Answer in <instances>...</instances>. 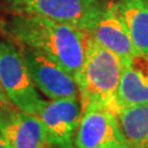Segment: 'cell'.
Instances as JSON below:
<instances>
[{
	"instance_id": "4fadbf2b",
	"label": "cell",
	"mask_w": 148,
	"mask_h": 148,
	"mask_svg": "<svg viewBox=\"0 0 148 148\" xmlns=\"http://www.w3.org/2000/svg\"><path fill=\"white\" fill-rule=\"evenodd\" d=\"M13 104L10 102V100H9V98L7 97V95H5V90H3V88H2V86H1V82H0V108H10V106H12Z\"/></svg>"
},
{
	"instance_id": "3957f363",
	"label": "cell",
	"mask_w": 148,
	"mask_h": 148,
	"mask_svg": "<svg viewBox=\"0 0 148 148\" xmlns=\"http://www.w3.org/2000/svg\"><path fill=\"white\" fill-rule=\"evenodd\" d=\"M0 82L13 106L37 115L45 101L37 93L20 46L5 34L0 37Z\"/></svg>"
},
{
	"instance_id": "9c48e42d",
	"label": "cell",
	"mask_w": 148,
	"mask_h": 148,
	"mask_svg": "<svg viewBox=\"0 0 148 148\" xmlns=\"http://www.w3.org/2000/svg\"><path fill=\"white\" fill-rule=\"evenodd\" d=\"M0 133L11 148H52L41 119L13 106L0 108Z\"/></svg>"
},
{
	"instance_id": "ba28073f",
	"label": "cell",
	"mask_w": 148,
	"mask_h": 148,
	"mask_svg": "<svg viewBox=\"0 0 148 148\" xmlns=\"http://www.w3.org/2000/svg\"><path fill=\"white\" fill-rule=\"evenodd\" d=\"M87 33L95 42L117 55L123 66L136 54L115 2L103 5Z\"/></svg>"
},
{
	"instance_id": "5bb4252c",
	"label": "cell",
	"mask_w": 148,
	"mask_h": 148,
	"mask_svg": "<svg viewBox=\"0 0 148 148\" xmlns=\"http://www.w3.org/2000/svg\"><path fill=\"white\" fill-rule=\"evenodd\" d=\"M0 148H11L10 145L7 143V140H5V137L2 136L1 133H0Z\"/></svg>"
},
{
	"instance_id": "30bf717a",
	"label": "cell",
	"mask_w": 148,
	"mask_h": 148,
	"mask_svg": "<svg viewBox=\"0 0 148 148\" xmlns=\"http://www.w3.org/2000/svg\"><path fill=\"white\" fill-rule=\"evenodd\" d=\"M120 109L148 103V55L135 54L122 69L116 92Z\"/></svg>"
},
{
	"instance_id": "277c9868",
	"label": "cell",
	"mask_w": 148,
	"mask_h": 148,
	"mask_svg": "<svg viewBox=\"0 0 148 148\" xmlns=\"http://www.w3.org/2000/svg\"><path fill=\"white\" fill-rule=\"evenodd\" d=\"M11 12L27 13L69 24L88 32L100 13V0H9Z\"/></svg>"
},
{
	"instance_id": "7c38bea8",
	"label": "cell",
	"mask_w": 148,
	"mask_h": 148,
	"mask_svg": "<svg viewBox=\"0 0 148 148\" xmlns=\"http://www.w3.org/2000/svg\"><path fill=\"white\" fill-rule=\"evenodd\" d=\"M117 120L132 148H148V103L120 109Z\"/></svg>"
},
{
	"instance_id": "5b68a950",
	"label": "cell",
	"mask_w": 148,
	"mask_h": 148,
	"mask_svg": "<svg viewBox=\"0 0 148 148\" xmlns=\"http://www.w3.org/2000/svg\"><path fill=\"white\" fill-rule=\"evenodd\" d=\"M77 148H132L122 132L117 115L108 108L88 104L76 136Z\"/></svg>"
},
{
	"instance_id": "7a4b0ae2",
	"label": "cell",
	"mask_w": 148,
	"mask_h": 148,
	"mask_svg": "<svg viewBox=\"0 0 148 148\" xmlns=\"http://www.w3.org/2000/svg\"><path fill=\"white\" fill-rule=\"evenodd\" d=\"M122 69L123 63L117 55L88 36L85 62L75 77L81 106L98 104L117 115L116 92Z\"/></svg>"
},
{
	"instance_id": "8992f818",
	"label": "cell",
	"mask_w": 148,
	"mask_h": 148,
	"mask_svg": "<svg viewBox=\"0 0 148 148\" xmlns=\"http://www.w3.org/2000/svg\"><path fill=\"white\" fill-rule=\"evenodd\" d=\"M32 80L51 100L79 98V89L73 75L35 48L19 44Z\"/></svg>"
},
{
	"instance_id": "6da1fadb",
	"label": "cell",
	"mask_w": 148,
	"mask_h": 148,
	"mask_svg": "<svg viewBox=\"0 0 148 148\" xmlns=\"http://www.w3.org/2000/svg\"><path fill=\"white\" fill-rule=\"evenodd\" d=\"M3 30L13 41L47 55L74 77L84 65L88 41L85 30L43 16L13 12Z\"/></svg>"
},
{
	"instance_id": "8fae6325",
	"label": "cell",
	"mask_w": 148,
	"mask_h": 148,
	"mask_svg": "<svg viewBox=\"0 0 148 148\" xmlns=\"http://www.w3.org/2000/svg\"><path fill=\"white\" fill-rule=\"evenodd\" d=\"M115 3L136 53L148 55V0H116Z\"/></svg>"
},
{
	"instance_id": "52a82bcc",
	"label": "cell",
	"mask_w": 148,
	"mask_h": 148,
	"mask_svg": "<svg viewBox=\"0 0 148 148\" xmlns=\"http://www.w3.org/2000/svg\"><path fill=\"white\" fill-rule=\"evenodd\" d=\"M82 115L80 98L45 101L37 116L45 127L52 148H77L76 136Z\"/></svg>"
}]
</instances>
